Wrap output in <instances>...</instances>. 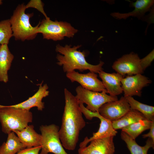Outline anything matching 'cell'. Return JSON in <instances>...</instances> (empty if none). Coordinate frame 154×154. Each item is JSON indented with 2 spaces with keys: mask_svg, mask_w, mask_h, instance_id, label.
Here are the masks:
<instances>
[{
  "mask_svg": "<svg viewBox=\"0 0 154 154\" xmlns=\"http://www.w3.org/2000/svg\"><path fill=\"white\" fill-rule=\"evenodd\" d=\"M32 120V114L29 110L0 105V121L2 131L5 133L21 131Z\"/></svg>",
  "mask_w": 154,
  "mask_h": 154,
  "instance_id": "4",
  "label": "cell"
},
{
  "mask_svg": "<svg viewBox=\"0 0 154 154\" xmlns=\"http://www.w3.org/2000/svg\"><path fill=\"white\" fill-rule=\"evenodd\" d=\"M130 106L126 98L122 96L119 100L110 102L103 105L98 112L103 117L112 122L117 120L130 110Z\"/></svg>",
  "mask_w": 154,
  "mask_h": 154,
  "instance_id": "10",
  "label": "cell"
},
{
  "mask_svg": "<svg viewBox=\"0 0 154 154\" xmlns=\"http://www.w3.org/2000/svg\"><path fill=\"white\" fill-rule=\"evenodd\" d=\"M79 106L82 112L85 117L89 120H91L94 117L98 118L100 123L98 131L93 133V136L90 138L86 137L79 145L80 148L87 146L88 144L91 141L97 139L116 136L117 131L114 129L112 122L102 117L98 112H93L84 106L83 104H80Z\"/></svg>",
  "mask_w": 154,
  "mask_h": 154,
  "instance_id": "8",
  "label": "cell"
},
{
  "mask_svg": "<svg viewBox=\"0 0 154 154\" xmlns=\"http://www.w3.org/2000/svg\"><path fill=\"white\" fill-rule=\"evenodd\" d=\"M151 82L150 80L141 74L123 77L121 80V84L124 96H141L143 88Z\"/></svg>",
  "mask_w": 154,
  "mask_h": 154,
  "instance_id": "12",
  "label": "cell"
},
{
  "mask_svg": "<svg viewBox=\"0 0 154 154\" xmlns=\"http://www.w3.org/2000/svg\"><path fill=\"white\" fill-rule=\"evenodd\" d=\"M17 134L20 141L26 148L40 146L41 135L34 130L32 125H28L23 130L13 131Z\"/></svg>",
  "mask_w": 154,
  "mask_h": 154,
  "instance_id": "17",
  "label": "cell"
},
{
  "mask_svg": "<svg viewBox=\"0 0 154 154\" xmlns=\"http://www.w3.org/2000/svg\"><path fill=\"white\" fill-rule=\"evenodd\" d=\"M81 45L74 46L66 45L63 46L58 44L56 45V52L63 55L57 54L56 58L58 61L57 64L62 66L63 71L66 73L70 72L75 70L81 72L89 70L90 72L98 73L103 70L102 66L104 62L101 61L96 65H93L87 62L85 59L86 52L78 50Z\"/></svg>",
  "mask_w": 154,
  "mask_h": 154,
  "instance_id": "2",
  "label": "cell"
},
{
  "mask_svg": "<svg viewBox=\"0 0 154 154\" xmlns=\"http://www.w3.org/2000/svg\"><path fill=\"white\" fill-rule=\"evenodd\" d=\"M130 108L135 110L142 114L147 119L152 121L154 120V107L139 102L131 96L125 97Z\"/></svg>",
  "mask_w": 154,
  "mask_h": 154,
  "instance_id": "23",
  "label": "cell"
},
{
  "mask_svg": "<svg viewBox=\"0 0 154 154\" xmlns=\"http://www.w3.org/2000/svg\"><path fill=\"white\" fill-rule=\"evenodd\" d=\"M149 132L147 133L142 135L143 138L148 137L154 141V120L152 121Z\"/></svg>",
  "mask_w": 154,
  "mask_h": 154,
  "instance_id": "28",
  "label": "cell"
},
{
  "mask_svg": "<svg viewBox=\"0 0 154 154\" xmlns=\"http://www.w3.org/2000/svg\"><path fill=\"white\" fill-rule=\"evenodd\" d=\"M42 81L39 84L37 91L32 96L26 101L20 103L10 106L16 108L29 110L34 107H37L38 110L42 111L44 108V103L42 102L44 98L48 96L49 92L48 90V87L46 84L42 85Z\"/></svg>",
  "mask_w": 154,
  "mask_h": 154,
  "instance_id": "14",
  "label": "cell"
},
{
  "mask_svg": "<svg viewBox=\"0 0 154 154\" xmlns=\"http://www.w3.org/2000/svg\"><path fill=\"white\" fill-rule=\"evenodd\" d=\"M64 94L65 105L59 134L63 147L73 150L78 142L80 132L86 123L75 96L66 88Z\"/></svg>",
  "mask_w": 154,
  "mask_h": 154,
  "instance_id": "1",
  "label": "cell"
},
{
  "mask_svg": "<svg viewBox=\"0 0 154 154\" xmlns=\"http://www.w3.org/2000/svg\"><path fill=\"white\" fill-rule=\"evenodd\" d=\"M13 37L9 19L0 22V45L7 44L11 38Z\"/></svg>",
  "mask_w": 154,
  "mask_h": 154,
  "instance_id": "24",
  "label": "cell"
},
{
  "mask_svg": "<svg viewBox=\"0 0 154 154\" xmlns=\"http://www.w3.org/2000/svg\"><path fill=\"white\" fill-rule=\"evenodd\" d=\"M26 9L24 3L19 5L9 19L13 36L16 40H32L38 34L37 29L39 22L35 27L32 26L30 19L33 15V13H26Z\"/></svg>",
  "mask_w": 154,
  "mask_h": 154,
  "instance_id": "3",
  "label": "cell"
},
{
  "mask_svg": "<svg viewBox=\"0 0 154 154\" xmlns=\"http://www.w3.org/2000/svg\"><path fill=\"white\" fill-rule=\"evenodd\" d=\"M154 59V51L153 49L144 58L140 60V65L143 71L151 65Z\"/></svg>",
  "mask_w": 154,
  "mask_h": 154,
  "instance_id": "26",
  "label": "cell"
},
{
  "mask_svg": "<svg viewBox=\"0 0 154 154\" xmlns=\"http://www.w3.org/2000/svg\"><path fill=\"white\" fill-rule=\"evenodd\" d=\"M13 131L8 134L7 140L0 147V154H16L26 148Z\"/></svg>",
  "mask_w": 154,
  "mask_h": 154,
  "instance_id": "20",
  "label": "cell"
},
{
  "mask_svg": "<svg viewBox=\"0 0 154 154\" xmlns=\"http://www.w3.org/2000/svg\"><path fill=\"white\" fill-rule=\"evenodd\" d=\"M59 127L54 124L40 127L41 151L39 154H68L63 148L59 134Z\"/></svg>",
  "mask_w": 154,
  "mask_h": 154,
  "instance_id": "6",
  "label": "cell"
},
{
  "mask_svg": "<svg viewBox=\"0 0 154 154\" xmlns=\"http://www.w3.org/2000/svg\"><path fill=\"white\" fill-rule=\"evenodd\" d=\"M154 3L153 0H137L131 3V5L134 7L131 12L123 13L114 12L112 13L111 15L118 19H125L129 16L137 17L140 19L146 12L151 10Z\"/></svg>",
  "mask_w": 154,
  "mask_h": 154,
  "instance_id": "16",
  "label": "cell"
},
{
  "mask_svg": "<svg viewBox=\"0 0 154 154\" xmlns=\"http://www.w3.org/2000/svg\"><path fill=\"white\" fill-rule=\"evenodd\" d=\"M75 90V96L79 104H86V108L93 112H98L100 108L104 104L118 100L117 96L109 95L104 92L91 91L81 86H77Z\"/></svg>",
  "mask_w": 154,
  "mask_h": 154,
  "instance_id": "7",
  "label": "cell"
},
{
  "mask_svg": "<svg viewBox=\"0 0 154 154\" xmlns=\"http://www.w3.org/2000/svg\"><path fill=\"white\" fill-rule=\"evenodd\" d=\"M3 2L2 0H0V5L2 4Z\"/></svg>",
  "mask_w": 154,
  "mask_h": 154,
  "instance_id": "29",
  "label": "cell"
},
{
  "mask_svg": "<svg viewBox=\"0 0 154 154\" xmlns=\"http://www.w3.org/2000/svg\"><path fill=\"white\" fill-rule=\"evenodd\" d=\"M113 136L91 141L88 146L80 148L78 154H114L115 147Z\"/></svg>",
  "mask_w": 154,
  "mask_h": 154,
  "instance_id": "13",
  "label": "cell"
},
{
  "mask_svg": "<svg viewBox=\"0 0 154 154\" xmlns=\"http://www.w3.org/2000/svg\"><path fill=\"white\" fill-rule=\"evenodd\" d=\"M44 4L41 0H31L25 5L26 9L32 7L35 8L41 13L45 17V19L50 18L47 17L44 9Z\"/></svg>",
  "mask_w": 154,
  "mask_h": 154,
  "instance_id": "25",
  "label": "cell"
},
{
  "mask_svg": "<svg viewBox=\"0 0 154 154\" xmlns=\"http://www.w3.org/2000/svg\"><path fill=\"white\" fill-rule=\"evenodd\" d=\"M99 76L110 95L116 96L123 92L121 80L123 77L117 73H109L103 70L98 73Z\"/></svg>",
  "mask_w": 154,
  "mask_h": 154,
  "instance_id": "15",
  "label": "cell"
},
{
  "mask_svg": "<svg viewBox=\"0 0 154 154\" xmlns=\"http://www.w3.org/2000/svg\"><path fill=\"white\" fill-rule=\"evenodd\" d=\"M140 59L138 55L131 52L123 55L113 63L112 67L117 73L123 77L142 74Z\"/></svg>",
  "mask_w": 154,
  "mask_h": 154,
  "instance_id": "9",
  "label": "cell"
},
{
  "mask_svg": "<svg viewBox=\"0 0 154 154\" xmlns=\"http://www.w3.org/2000/svg\"><path fill=\"white\" fill-rule=\"evenodd\" d=\"M152 123L145 118L123 128L122 131L135 140L143 131L150 129Z\"/></svg>",
  "mask_w": 154,
  "mask_h": 154,
  "instance_id": "22",
  "label": "cell"
},
{
  "mask_svg": "<svg viewBox=\"0 0 154 154\" xmlns=\"http://www.w3.org/2000/svg\"><path fill=\"white\" fill-rule=\"evenodd\" d=\"M14 56L8 44L0 45V81L7 83L9 80L8 72L10 68Z\"/></svg>",
  "mask_w": 154,
  "mask_h": 154,
  "instance_id": "18",
  "label": "cell"
},
{
  "mask_svg": "<svg viewBox=\"0 0 154 154\" xmlns=\"http://www.w3.org/2000/svg\"><path fill=\"white\" fill-rule=\"evenodd\" d=\"M66 76L72 82H76L86 89L108 93L102 82L98 78V75L96 73L90 72L86 74H81L74 70L66 73Z\"/></svg>",
  "mask_w": 154,
  "mask_h": 154,
  "instance_id": "11",
  "label": "cell"
},
{
  "mask_svg": "<svg viewBox=\"0 0 154 154\" xmlns=\"http://www.w3.org/2000/svg\"><path fill=\"white\" fill-rule=\"evenodd\" d=\"M78 30L66 22L53 21L44 19L39 22L37 32L41 33L44 39L54 41L61 40L65 37H72Z\"/></svg>",
  "mask_w": 154,
  "mask_h": 154,
  "instance_id": "5",
  "label": "cell"
},
{
  "mask_svg": "<svg viewBox=\"0 0 154 154\" xmlns=\"http://www.w3.org/2000/svg\"><path fill=\"white\" fill-rule=\"evenodd\" d=\"M41 149V146L26 148L16 154H39V152Z\"/></svg>",
  "mask_w": 154,
  "mask_h": 154,
  "instance_id": "27",
  "label": "cell"
},
{
  "mask_svg": "<svg viewBox=\"0 0 154 154\" xmlns=\"http://www.w3.org/2000/svg\"><path fill=\"white\" fill-rule=\"evenodd\" d=\"M121 137L126 143L131 154H147L150 148H154V141L149 138L146 141L145 145L141 146L137 144L135 140L122 131L121 132Z\"/></svg>",
  "mask_w": 154,
  "mask_h": 154,
  "instance_id": "19",
  "label": "cell"
},
{
  "mask_svg": "<svg viewBox=\"0 0 154 154\" xmlns=\"http://www.w3.org/2000/svg\"><path fill=\"white\" fill-rule=\"evenodd\" d=\"M144 115L138 111L130 108L129 111L119 119L112 122L115 130L123 128L145 119Z\"/></svg>",
  "mask_w": 154,
  "mask_h": 154,
  "instance_id": "21",
  "label": "cell"
}]
</instances>
